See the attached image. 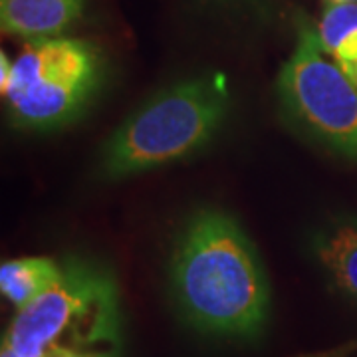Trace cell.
<instances>
[{
    "label": "cell",
    "mask_w": 357,
    "mask_h": 357,
    "mask_svg": "<svg viewBox=\"0 0 357 357\" xmlns=\"http://www.w3.org/2000/svg\"><path fill=\"white\" fill-rule=\"evenodd\" d=\"M171 294L187 324L225 337H252L270 312V286L238 220L201 208L181 229L169 262Z\"/></svg>",
    "instance_id": "obj_1"
},
{
    "label": "cell",
    "mask_w": 357,
    "mask_h": 357,
    "mask_svg": "<svg viewBox=\"0 0 357 357\" xmlns=\"http://www.w3.org/2000/svg\"><path fill=\"white\" fill-rule=\"evenodd\" d=\"M4 345L18 357L119 356L121 298L114 274L84 258L62 260L50 290L18 310Z\"/></svg>",
    "instance_id": "obj_2"
},
{
    "label": "cell",
    "mask_w": 357,
    "mask_h": 357,
    "mask_svg": "<svg viewBox=\"0 0 357 357\" xmlns=\"http://www.w3.org/2000/svg\"><path fill=\"white\" fill-rule=\"evenodd\" d=\"M229 105V88L220 74L189 77L161 89L103 143L100 171L107 178H123L189 157L215 137Z\"/></svg>",
    "instance_id": "obj_3"
},
{
    "label": "cell",
    "mask_w": 357,
    "mask_h": 357,
    "mask_svg": "<svg viewBox=\"0 0 357 357\" xmlns=\"http://www.w3.org/2000/svg\"><path fill=\"white\" fill-rule=\"evenodd\" d=\"M102 79V54L89 42L48 38L30 42L20 52L2 93L18 126L54 129L88 105Z\"/></svg>",
    "instance_id": "obj_4"
},
{
    "label": "cell",
    "mask_w": 357,
    "mask_h": 357,
    "mask_svg": "<svg viewBox=\"0 0 357 357\" xmlns=\"http://www.w3.org/2000/svg\"><path fill=\"white\" fill-rule=\"evenodd\" d=\"M276 91L282 114L300 133L357 161V88L324 50L318 28L300 24Z\"/></svg>",
    "instance_id": "obj_5"
},
{
    "label": "cell",
    "mask_w": 357,
    "mask_h": 357,
    "mask_svg": "<svg viewBox=\"0 0 357 357\" xmlns=\"http://www.w3.org/2000/svg\"><path fill=\"white\" fill-rule=\"evenodd\" d=\"M84 13V0H0L2 32L40 42L58 38Z\"/></svg>",
    "instance_id": "obj_6"
},
{
    "label": "cell",
    "mask_w": 357,
    "mask_h": 357,
    "mask_svg": "<svg viewBox=\"0 0 357 357\" xmlns=\"http://www.w3.org/2000/svg\"><path fill=\"white\" fill-rule=\"evenodd\" d=\"M312 250L333 284L357 300V218H335L319 229Z\"/></svg>",
    "instance_id": "obj_7"
},
{
    "label": "cell",
    "mask_w": 357,
    "mask_h": 357,
    "mask_svg": "<svg viewBox=\"0 0 357 357\" xmlns=\"http://www.w3.org/2000/svg\"><path fill=\"white\" fill-rule=\"evenodd\" d=\"M62 260L48 256H24L6 260L0 266V290L14 307L22 310L50 290L60 278Z\"/></svg>",
    "instance_id": "obj_8"
},
{
    "label": "cell",
    "mask_w": 357,
    "mask_h": 357,
    "mask_svg": "<svg viewBox=\"0 0 357 357\" xmlns=\"http://www.w3.org/2000/svg\"><path fill=\"white\" fill-rule=\"evenodd\" d=\"M318 34L324 50L357 88V2L328 4Z\"/></svg>",
    "instance_id": "obj_9"
},
{
    "label": "cell",
    "mask_w": 357,
    "mask_h": 357,
    "mask_svg": "<svg viewBox=\"0 0 357 357\" xmlns=\"http://www.w3.org/2000/svg\"><path fill=\"white\" fill-rule=\"evenodd\" d=\"M199 2H201V4H206V6H215V8L264 14L272 0H199Z\"/></svg>",
    "instance_id": "obj_10"
},
{
    "label": "cell",
    "mask_w": 357,
    "mask_h": 357,
    "mask_svg": "<svg viewBox=\"0 0 357 357\" xmlns=\"http://www.w3.org/2000/svg\"><path fill=\"white\" fill-rule=\"evenodd\" d=\"M357 356V340L345 342V344L335 345L330 349H321V351H310V354H300L294 357H356Z\"/></svg>",
    "instance_id": "obj_11"
},
{
    "label": "cell",
    "mask_w": 357,
    "mask_h": 357,
    "mask_svg": "<svg viewBox=\"0 0 357 357\" xmlns=\"http://www.w3.org/2000/svg\"><path fill=\"white\" fill-rule=\"evenodd\" d=\"M2 357H18V356L14 354L13 349H8L6 345H2Z\"/></svg>",
    "instance_id": "obj_12"
},
{
    "label": "cell",
    "mask_w": 357,
    "mask_h": 357,
    "mask_svg": "<svg viewBox=\"0 0 357 357\" xmlns=\"http://www.w3.org/2000/svg\"><path fill=\"white\" fill-rule=\"evenodd\" d=\"M328 4H345V2H357V0H326Z\"/></svg>",
    "instance_id": "obj_13"
},
{
    "label": "cell",
    "mask_w": 357,
    "mask_h": 357,
    "mask_svg": "<svg viewBox=\"0 0 357 357\" xmlns=\"http://www.w3.org/2000/svg\"><path fill=\"white\" fill-rule=\"evenodd\" d=\"M86 357H119L117 354H109V356H86Z\"/></svg>",
    "instance_id": "obj_14"
}]
</instances>
